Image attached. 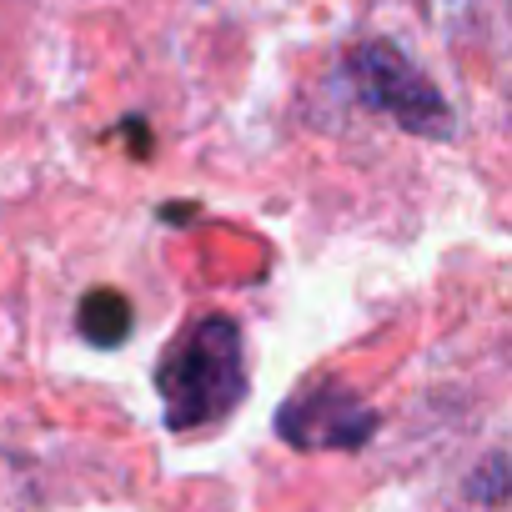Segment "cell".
I'll use <instances>...</instances> for the list:
<instances>
[{
  "mask_svg": "<svg viewBox=\"0 0 512 512\" xmlns=\"http://www.w3.org/2000/svg\"><path fill=\"white\" fill-rule=\"evenodd\" d=\"M81 337L91 347H121L131 337V302L121 292H111V287L91 292L81 302Z\"/></svg>",
  "mask_w": 512,
  "mask_h": 512,
  "instance_id": "5",
  "label": "cell"
},
{
  "mask_svg": "<svg viewBox=\"0 0 512 512\" xmlns=\"http://www.w3.org/2000/svg\"><path fill=\"white\" fill-rule=\"evenodd\" d=\"M156 387H161L171 432H206L221 417H231L246 392V357H241L236 322L221 312H206L201 322H191L166 347Z\"/></svg>",
  "mask_w": 512,
  "mask_h": 512,
  "instance_id": "1",
  "label": "cell"
},
{
  "mask_svg": "<svg viewBox=\"0 0 512 512\" xmlns=\"http://www.w3.org/2000/svg\"><path fill=\"white\" fill-rule=\"evenodd\" d=\"M422 11L457 56L512 66V0H422Z\"/></svg>",
  "mask_w": 512,
  "mask_h": 512,
  "instance_id": "4",
  "label": "cell"
},
{
  "mask_svg": "<svg viewBox=\"0 0 512 512\" xmlns=\"http://www.w3.org/2000/svg\"><path fill=\"white\" fill-rule=\"evenodd\" d=\"M0 512H51L36 462L11 447H0Z\"/></svg>",
  "mask_w": 512,
  "mask_h": 512,
  "instance_id": "6",
  "label": "cell"
},
{
  "mask_svg": "<svg viewBox=\"0 0 512 512\" xmlns=\"http://www.w3.org/2000/svg\"><path fill=\"white\" fill-rule=\"evenodd\" d=\"M352 81L362 91L367 106H377L382 116H392L402 131L412 136H432L447 141L452 136V106L437 96V86L387 41H367L352 51Z\"/></svg>",
  "mask_w": 512,
  "mask_h": 512,
  "instance_id": "2",
  "label": "cell"
},
{
  "mask_svg": "<svg viewBox=\"0 0 512 512\" xmlns=\"http://www.w3.org/2000/svg\"><path fill=\"white\" fill-rule=\"evenodd\" d=\"M277 432L302 452H342V447H367L372 442L377 412L337 382H312V387H297L282 402Z\"/></svg>",
  "mask_w": 512,
  "mask_h": 512,
  "instance_id": "3",
  "label": "cell"
}]
</instances>
